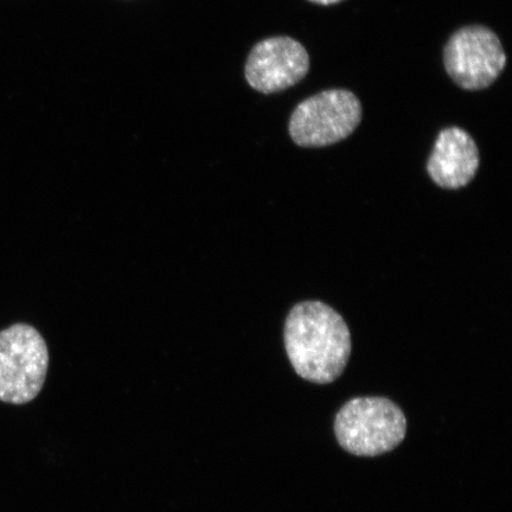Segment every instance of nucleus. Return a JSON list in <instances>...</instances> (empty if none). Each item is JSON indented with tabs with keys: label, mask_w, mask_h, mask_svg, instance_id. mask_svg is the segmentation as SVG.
Returning a JSON list of instances; mask_svg holds the SVG:
<instances>
[{
	"label": "nucleus",
	"mask_w": 512,
	"mask_h": 512,
	"mask_svg": "<svg viewBox=\"0 0 512 512\" xmlns=\"http://www.w3.org/2000/svg\"><path fill=\"white\" fill-rule=\"evenodd\" d=\"M284 338L288 360L306 381L334 382L347 367L351 355L348 325L324 303L294 306L286 319Z\"/></svg>",
	"instance_id": "obj_1"
},
{
	"label": "nucleus",
	"mask_w": 512,
	"mask_h": 512,
	"mask_svg": "<svg viewBox=\"0 0 512 512\" xmlns=\"http://www.w3.org/2000/svg\"><path fill=\"white\" fill-rule=\"evenodd\" d=\"M405 413L386 398H356L336 415L335 434L343 450L358 457L393 451L406 438Z\"/></svg>",
	"instance_id": "obj_2"
},
{
	"label": "nucleus",
	"mask_w": 512,
	"mask_h": 512,
	"mask_svg": "<svg viewBox=\"0 0 512 512\" xmlns=\"http://www.w3.org/2000/svg\"><path fill=\"white\" fill-rule=\"evenodd\" d=\"M49 368L46 339L17 323L0 331V402L23 406L41 394Z\"/></svg>",
	"instance_id": "obj_3"
},
{
	"label": "nucleus",
	"mask_w": 512,
	"mask_h": 512,
	"mask_svg": "<svg viewBox=\"0 0 512 512\" xmlns=\"http://www.w3.org/2000/svg\"><path fill=\"white\" fill-rule=\"evenodd\" d=\"M362 120V105L348 89H329L300 102L288 132L294 143L307 149L334 145L354 133Z\"/></svg>",
	"instance_id": "obj_4"
},
{
	"label": "nucleus",
	"mask_w": 512,
	"mask_h": 512,
	"mask_svg": "<svg viewBox=\"0 0 512 512\" xmlns=\"http://www.w3.org/2000/svg\"><path fill=\"white\" fill-rule=\"evenodd\" d=\"M445 69L465 91L489 88L507 66V54L498 36L483 25L454 32L444 49Z\"/></svg>",
	"instance_id": "obj_5"
},
{
	"label": "nucleus",
	"mask_w": 512,
	"mask_h": 512,
	"mask_svg": "<svg viewBox=\"0 0 512 512\" xmlns=\"http://www.w3.org/2000/svg\"><path fill=\"white\" fill-rule=\"evenodd\" d=\"M309 70L310 55L303 44L277 36L255 44L247 57L245 78L254 91L270 95L296 86Z\"/></svg>",
	"instance_id": "obj_6"
},
{
	"label": "nucleus",
	"mask_w": 512,
	"mask_h": 512,
	"mask_svg": "<svg viewBox=\"0 0 512 512\" xmlns=\"http://www.w3.org/2000/svg\"><path fill=\"white\" fill-rule=\"evenodd\" d=\"M478 146L463 128L447 127L439 133L427 164L432 181L444 189L466 187L479 169Z\"/></svg>",
	"instance_id": "obj_7"
},
{
	"label": "nucleus",
	"mask_w": 512,
	"mask_h": 512,
	"mask_svg": "<svg viewBox=\"0 0 512 512\" xmlns=\"http://www.w3.org/2000/svg\"><path fill=\"white\" fill-rule=\"evenodd\" d=\"M309 2L317 5L330 6L338 3H342L343 0H309Z\"/></svg>",
	"instance_id": "obj_8"
}]
</instances>
